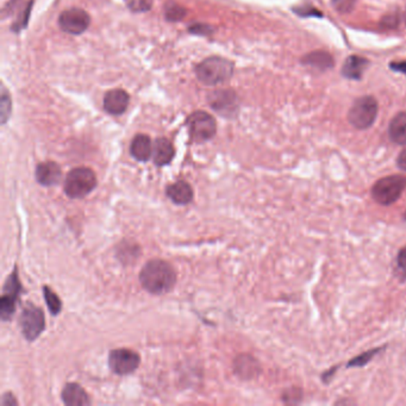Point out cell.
I'll return each instance as SVG.
<instances>
[{"label": "cell", "instance_id": "obj_13", "mask_svg": "<svg viewBox=\"0 0 406 406\" xmlns=\"http://www.w3.org/2000/svg\"><path fill=\"white\" fill-rule=\"evenodd\" d=\"M61 398L62 402L68 406H85L92 403L86 391L76 382H71L63 387Z\"/></svg>", "mask_w": 406, "mask_h": 406}, {"label": "cell", "instance_id": "obj_20", "mask_svg": "<svg viewBox=\"0 0 406 406\" xmlns=\"http://www.w3.org/2000/svg\"><path fill=\"white\" fill-rule=\"evenodd\" d=\"M303 62L319 68V69H328V68L332 66V59H331L330 55L327 54V53H322V51L311 53V54L304 58Z\"/></svg>", "mask_w": 406, "mask_h": 406}, {"label": "cell", "instance_id": "obj_2", "mask_svg": "<svg viewBox=\"0 0 406 406\" xmlns=\"http://www.w3.org/2000/svg\"><path fill=\"white\" fill-rule=\"evenodd\" d=\"M96 176L91 168L78 167L71 169L65 179V193L71 199L86 197L96 189Z\"/></svg>", "mask_w": 406, "mask_h": 406}, {"label": "cell", "instance_id": "obj_11", "mask_svg": "<svg viewBox=\"0 0 406 406\" xmlns=\"http://www.w3.org/2000/svg\"><path fill=\"white\" fill-rule=\"evenodd\" d=\"M35 176H36L38 184L46 186V187H51V186L59 184L61 181L62 171L56 162L46 161V162L37 164Z\"/></svg>", "mask_w": 406, "mask_h": 406}, {"label": "cell", "instance_id": "obj_6", "mask_svg": "<svg viewBox=\"0 0 406 406\" xmlns=\"http://www.w3.org/2000/svg\"><path fill=\"white\" fill-rule=\"evenodd\" d=\"M23 292L21 280L18 278L17 269L13 271L12 274L5 281L3 296L0 299V316L4 322L12 319L16 312L17 302Z\"/></svg>", "mask_w": 406, "mask_h": 406}, {"label": "cell", "instance_id": "obj_19", "mask_svg": "<svg viewBox=\"0 0 406 406\" xmlns=\"http://www.w3.org/2000/svg\"><path fill=\"white\" fill-rule=\"evenodd\" d=\"M389 134L397 144H406V112L398 113L389 123Z\"/></svg>", "mask_w": 406, "mask_h": 406}, {"label": "cell", "instance_id": "obj_5", "mask_svg": "<svg viewBox=\"0 0 406 406\" xmlns=\"http://www.w3.org/2000/svg\"><path fill=\"white\" fill-rule=\"evenodd\" d=\"M378 115L377 101L372 96H362L353 104L348 119L356 129H367L372 126Z\"/></svg>", "mask_w": 406, "mask_h": 406}, {"label": "cell", "instance_id": "obj_18", "mask_svg": "<svg viewBox=\"0 0 406 406\" xmlns=\"http://www.w3.org/2000/svg\"><path fill=\"white\" fill-rule=\"evenodd\" d=\"M367 66H369V61L364 58L350 56L344 62L342 73L348 79H360Z\"/></svg>", "mask_w": 406, "mask_h": 406}, {"label": "cell", "instance_id": "obj_12", "mask_svg": "<svg viewBox=\"0 0 406 406\" xmlns=\"http://www.w3.org/2000/svg\"><path fill=\"white\" fill-rule=\"evenodd\" d=\"M130 96L123 90H112L106 93L104 96V109L106 112L115 116H119L126 112L129 105Z\"/></svg>", "mask_w": 406, "mask_h": 406}, {"label": "cell", "instance_id": "obj_24", "mask_svg": "<svg viewBox=\"0 0 406 406\" xmlns=\"http://www.w3.org/2000/svg\"><path fill=\"white\" fill-rule=\"evenodd\" d=\"M166 16L168 19L171 21H178L185 16V10L179 6V5L174 4V3H169L167 5V9H166Z\"/></svg>", "mask_w": 406, "mask_h": 406}, {"label": "cell", "instance_id": "obj_25", "mask_svg": "<svg viewBox=\"0 0 406 406\" xmlns=\"http://www.w3.org/2000/svg\"><path fill=\"white\" fill-rule=\"evenodd\" d=\"M332 5L339 12H350L355 6V0H332Z\"/></svg>", "mask_w": 406, "mask_h": 406}, {"label": "cell", "instance_id": "obj_10", "mask_svg": "<svg viewBox=\"0 0 406 406\" xmlns=\"http://www.w3.org/2000/svg\"><path fill=\"white\" fill-rule=\"evenodd\" d=\"M91 23L88 13L81 9H69L63 11L59 18V24L68 34L80 35L87 30Z\"/></svg>", "mask_w": 406, "mask_h": 406}, {"label": "cell", "instance_id": "obj_15", "mask_svg": "<svg viewBox=\"0 0 406 406\" xmlns=\"http://www.w3.org/2000/svg\"><path fill=\"white\" fill-rule=\"evenodd\" d=\"M130 153L134 159L141 162H146L153 155V144L151 139L147 135L139 134L135 136L131 146Z\"/></svg>", "mask_w": 406, "mask_h": 406}, {"label": "cell", "instance_id": "obj_3", "mask_svg": "<svg viewBox=\"0 0 406 406\" xmlns=\"http://www.w3.org/2000/svg\"><path fill=\"white\" fill-rule=\"evenodd\" d=\"M406 189V176L402 174L382 178L373 185L372 197L380 205H392Z\"/></svg>", "mask_w": 406, "mask_h": 406}, {"label": "cell", "instance_id": "obj_4", "mask_svg": "<svg viewBox=\"0 0 406 406\" xmlns=\"http://www.w3.org/2000/svg\"><path fill=\"white\" fill-rule=\"evenodd\" d=\"M232 71L234 67L230 61L223 58H209L198 65L196 73L203 84L214 86L229 79Z\"/></svg>", "mask_w": 406, "mask_h": 406}, {"label": "cell", "instance_id": "obj_1", "mask_svg": "<svg viewBox=\"0 0 406 406\" xmlns=\"http://www.w3.org/2000/svg\"><path fill=\"white\" fill-rule=\"evenodd\" d=\"M139 281L147 292L161 296L172 291L176 282V273L167 261L151 260L141 269Z\"/></svg>", "mask_w": 406, "mask_h": 406}, {"label": "cell", "instance_id": "obj_9", "mask_svg": "<svg viewBox=\"0 0 406 406\" xmlns=\"http://www.w3.org/2000/svg\"><path fill=\"white\" fill-rule=\"evenodd\" d=\"M141 357L137 353L126 348L115 349L109 354V367L117 375H129L139 369Z\"/></svg>", "mask_w": 406, "mask_h": 406}, {"label": "cell", "instance_id": "obj_26", "mask_svg": "<svg viewBox=\"0 0 406 406\" xmlns=\"http://www.w3.org/2000/svg\"><path fill=\"white\" fill-rule=\"evenodd\" d=\"M398 267L400 268L404 274L406 276V247L403 248L399 251L397 257Z\"/></svg>", "mask_w": 406, "mask_h": 406}, {"label": "cell", "instance_id": "obj_29", "mask_svg": "<svg viewBox=\"0 0 406 406\" xmlns=\"http://www.w3.org/2000/svg\"><path fill=\"white\" fill-rule=\"evenodd\" d=\"M397 24H398L397 16H391V17H387L385 19L386 26H389V28H394V26H397Z\"/></svg>", "mask_w": 406, "mask_h": 406}, {"label": "cell", "instance_id": "obj_23", "mask_svg": "<svg viewBox=\"0 0 406 406\" xmlns=\"http://www.w3.org/2000/svg\"><path fill=\"white\" fill-rule=\"evenodd\" d=\"M126 3L133 12H146L151 10L153 0H126Z\"/></svg>", "mask_w": 406, "mask_h": 406}, {"label": "cell", "instance_id": "obj_21", "mask_svg": "<svg viewBox=\"0 0 406 406\" xmlns=\"http://www.w3.org/2000/svg\"><path fill=\"white\" fill-rule=\"evenodd\" d=\"M43 296H44V301H46V306L51 311V314L53 316L59 314L62 310V303H61L59 296L48 286L43 287Z\"/></svg>", "mask_w": 406, "mask_h": 406}, {"label": "cell", "instance_id": "obj_30", "mask_svg": "<svg viewBox=\"0 0 406 406\" xmlns=\"http://www.w3.org/2000/svg\"><path fill=\"white\" fill-rule=\"evenodd\" d=\"M336 369H337V367H334V369H330V371L324 373L322 375L323 381H324V382H329V380H330L332 375H334V373L336 372Z\"/></svg>", "mask_w": 406, "mask_h": 406}, {"label": "cell", "instance_id": "obj_16", "mask_svg": "<svg viewBox=\"0 0 406 406\" xmlns=\"http://www.w3.org/2000/svg\"><path fill=\"white\" fill-rule=\"evenodd\" d=\"M174 154H176V151H174L172 142L169 139H164V137L156 139L154 147H153V159H154L156 166L162 167V166L171 164Z\"/></svg>", "mask_w": 406, "mask_h": 406}, {"label": "cell", "instance_id": "obj_7", "mask_svg": "<svg viewBox=\"0 0 406 406\" xmlns=\"http://www.w3.org/2000/svg\"><path fill=\"white\" fill-rule=\"evenodd\" d=\"M19 327H21L22 334L28 341L30 342L35 341L42 334L46 328V317L43 311L37 306L29 303L22 311Z\"/></svg>", "mask_w": 406, "mask_h": 406}, {"label": "cell", "instance_id": "obj_31", "mask_svg": "<svg viewBox=\"0 0 406 406\" xmlns=\"http://www.w3.org/2000/svg\"><path fill=\"white\" fill-rule=\"evenodd\" d=\"M405 19H406V15H405Z\"/></svg>", "mask_w": 406, "mask_h": 406}, {"label": "cell", "instance_id": "obj_8", "mask_svg": "<svg viewBox=\"0 0 406 406\" xmlns=\"http://www.w3.org/2000/svg\"><path fill=\"white\" fill-rule=\"evenodd\" d=\"M189 135L194 142L201 143L214 137L217 131L214 118L204 111L192 113L187 119Z\"/></svg>", "mask_w": 406, "mask_h": 406}, {"label": "cell", "instance_id": "obj_27", "mask_svg": "<svg viewBox=\"0 0 406 406\" xmlns=\"http://www.w3.org/2000/svg\"><path fill=\"white\" fill-rule=\"evenodd\" d=\"M397 164L402 171H406V147L400 151V154L398 156Z\"/></svg>", "mask_w": 406, "mask_h": 406}, {"label": "cell", "instance_id": "obj_22", "mask_svg": "<svg viewBox=\"0 0 406 406\" xmlns=\"http://www.w3.org/2000/svg\"><path fill=\"white\" fill-rule=\"evenodd\" d=\"M382 350V348H374L372 350L364 352L361 355L355 356L354 359L348 362V367H364L372 361L374 356L378 355Z\"/></svg>", "mask_w": 406, "mask_h": 406}, {"label": "cell", "instance_id": "obj_17", "mask_svg": "<svg viewBox=\"0 0 406 406\" xmlns=\"http://www.w3.org/2000/svg\"><path fill=\"white\" fill-rule=\"evenodd\" d=\"M235 373L242 379H253L260 373V364L255 357L251 355H239L235 360Z\"/></svg>", "mask_w": 406, "mask_h": 406}, {"label": "cell", "instance_id": "obj_14", "mask_svg": "<svg viewBox=\"0 0 406 406\" xmlns=\"http://www.w3.org/2000/svg\"><path fill=\"white\" fill-rule=\"evenodd\" d=\"M166 194L176 205H187L193 201L192 186L184 180L169 185L166 189Z\"/></svg>", "mask_w": 406, "mask_h": 406}, {"label": "cell", "instance_id": "obj_28", "mask_svg": "<svg viewBox=\"0 0 406 406\" xmlns=\"http://www.w3.org/2000/svg\"><path fill=\"white\" fill-rule=\"evenodd\" d=\"M391 68L394 71H400V73L406 74V61H404V62L391 63Z\"/></svg>", "mask_w": 406, "mask_h": 406}]
</instances>
